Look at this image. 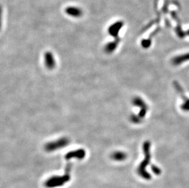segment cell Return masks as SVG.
<instances>
[{"label":"cell","instance_id":"6da1fadb","mask_svg":"<svg viewBox=\"0 0 189 188\" xmlns=\"http://www.w3.org/2000/svg\"><path fill=\"white\" fill-rule=\"evenodd\" d=\"M151 143L149 141H147L143 143V150L144 155V159L141 162L137 169V173L142 178L146 180H150L152 177L151 174L146 170L147 166L149 164L151 161Z\"/></svg>","mask_w":189,"mask_h":188},{"label":"cell","instance_id":"7a4b0ae2","mask_svg":"<svg viewBox=\"0 0 189 188\" xmlns=\"http://www.w3.org/2000/svg\"><path fill=\"white\" fill-rule=\"evenodd\" d=\"M71 164L68 163L65 169V173L60 176H53L48 178L45 183V186L47 188H55L61 187L70 179Z\"/></svg>","mask_w":189,"mask_h":188},{"label":"cell","instance_id":"3957f363","mask_svg":"<svg viewBox=\"0 0 189 188\" xmlns=\"http://www.w3.org/2000/svg\"><path fill=\"white\" fill-rule=\"evenodd\" d=\"M69 139L68 137H61L55 141L48 142L45 145V150L47 152H53L64 148L69 144Z\"/></svg>","mask_w":189,"mask_h":188},{"label":"cell","instance_id":"277c9868","mask_svg":"<svg viewBox=\"0 0 189 188\" xmlns=\"http://www.w3.org/2000/svg\"><path fill=\"white\" fill-rule=\"evenodd\" d=\"M124 26V22L118 20L111 23L107 29L108 34L114 39H119V34L121 29Z\"/></svg>","mask_w":189,"mask_h":188},{"label":"cell","instance_id":"5b68a950","mask_svg":"<svg viewBox=\"0 0 189 188\" xmlns=\"http://www.w3.org/2000/svg\"><path fill=\"white\" fill-rule=\"evenodd\" d=\"M64 12L68 17L73 19H80L83 17V11L80 7L77 6H69L64 9Z\"/></svg>","mask_w":189,"mask_h":188},{"label":"cell","instance_id":"8992f818","mask_svg":"<svg viewBox=\"0 0 189 188\" xmlns=\"http://www.w3.org/2000/svg\"><path fill=\"white\" fill-rule=\"evenodd\" d=\"M132 103L134 106L140 108L138 116L139 118L143 119L146 116L147 110H148V106H147L142 98L139 97H135L132 100Z\"/></svg>","mask_w":189,"mask_h":188},{"label":"cell","instance_id":"52a82bcc","mask_svg":"<svg viewBox=\"0 0 189 188\" xmlns=\"http://www.w3.org/2000/svg\"><path fill=\"white\" fill-rule=\"evenodd\" d=\"M86 156V152L84 149H80L78 150H73L68 152L65 155V159L67 161H69L72 159L75 158L79 160L83 159Z\"/></svg>","mask_w":189,"mask_h":188},{"label":"cell","instance_id":"ba28073f","mask_svg":"<svg viewBox=\"0 0 189 188\" xmlns=\"http://www.w3.org/2000/svg\"><path fill=\"white\" fill-rule=\"evenodd\" d=\"M188 61H189V52L176 56L171 59V63L175 66H179L180 64Z\"/></svg>","mask_w":189,"mask_h":188},{"label":"cell","instance_id":"9c48e42d","mask_svg":"<svg viewBox=\"0 0 189 188\" xmlns=\"http://www.w3.org/2000/svg\"><path fill=\"white\" fill-rule=\"evenodd\" d=\"M44 61H45V65L47 69L52 70L53 69L55 68L56 62L54 58V56L51 52L47 51L45 53Z\"/></svg>","mask_w":189,"mask_h":188},{"label":"cell","instance_id":"30bf717a","mask_svg":"<svg viewBox=\"0 0 189 188\" xmlns=\"http://www.w3.org/2000/svg\"><path fill=\"white\" fill-rule=\"evenodd\" d=\"M120 42V39H114V40L106 44L104 50L106 53H111L115 51Z\"/></svg>","mask_w":189,"mask_h":188},{"label":"cell","instance_id":"8fae6325","mask_svg":"<svg viewBox=\"0 0 189 188\" xmlns=\"http://www.w3.org/2000/svg\"><path fill=\"white\" fill-rule=\"evenodd\" d=\"M111 157L114 161H124L127 158V154L123 152L117 151L113 153Z\"/></svg>","mask_w":189,"mask_h":188},{"label":"cell","instance_id":"7c38bea8","mask_svg":"<svg viewBox=\"0 0 189 188\" xmlns=\"http://www.w3.org/2000/svg\"><path fill=\"white\" fill-rule=\"evenodd\" d=\"M184 101L180 104V109L184 112H189V98L184 97Z\"/></svg>","mask_w":189,"mask_h":188},{"label":"cell","instance_id":"4fadbf2b","mask_svg":"<svg viewBox=\"0 0 189 188\" xmlns=\"http://www.w3.org/2000/svg\"><path fill=\"white\" fill-rule=\"evenodd\" d=\"M152 42L150 39H143L141 42V45L143 48H149L151 45Z\"/></svg>","mask_w":189,"mask_h":188},{"label":"cell","instance_id":"5bb4252c","mask_svg":"<svg viewBox=\"0 0 189 188\" xmlns=\"http://www.w3.org/2000/svg\"><path fill=\"white\" fill-rule=\"evenodd\" d=\"M151 170L152 171V172L155 174V175H159L161 174V172H162V171H161V169L157 167V166H156L154 164L151 165Z\"/></svg>","mask_w":189,"mask_h":188},{"label":"cell","instance_id":"9a60e30c","mask_svg":"<svg viewBox=\"0 0 189 188\" xmlns=\"http://www.w3.org/2000/svg\"><path fill=\"white\" fill-rule=\"evenodd\" d=\"M141 120H142V119L139 118L138 116L132 115L130 116V120L132 121L133 123L138 124V123H139V122H141Z\"/></svg>","mask_w":189,"mask_h":188},{"label":"cell","instance_id":"2e32d148","mask_svg":"<svg viewBox=\"0 0 189 188\" xmlns=\"http://www.w3.org/2000/svg\"><path fill=\"white\" fill-rule=\"evenodd\" d=\"M187 34H188V35L189 36V29H188V30L187 31Z\"/></svg>","mask_w":189,"mask_h":188}]
</instances>
